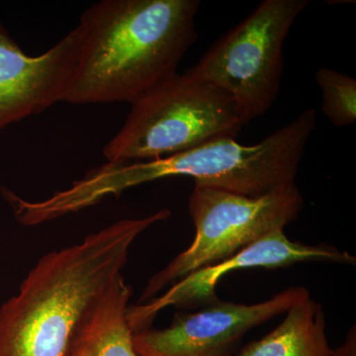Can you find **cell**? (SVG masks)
Masks as SVG:
<instances>
[{"instance_id": "obj_12", "label": "cell", "mask_w": 356, "mask_h": 356, "mask_svg": "<svg viewBox=\"0 0 356 356\" xmlns=\"http://www.w3.org/2000/svg\"><path fill=\"white\" fill-rule=\"evenodd\" d=\"M315 79L322 91L323 114L336 127L353 125L356 120L355 79L330 67H320Z\"/></svg>"}, {"instance_id": "obj_9", "label": "cell", "mask_w": 356, "mask_h": 356, "mask_svg": "<svg viewBox=\"0 0 356 356\" xmlns=\"http://www.w3.org/2000/svg\"><path fill=\"white\" fill-rule=\"evenodd\" d=\"M79 26L42 55H27L0 22V132L64 102L79 60Z\"/></svg>"}, {"instance_id": "obj_4", "label": "cell", "mask_w": 356, "mask_h": 356, "mask_svg": "<svg viewBox=\"0 0 356 356\" xmlns=\"http://www.w3.org/2000/svg\"><path fill=\"white\" fill-rule=\"evenodd\" d=\"M243 124L222 89L184 74L149 89L135 102L123 127L103 147L107 163L153 161L222 138L236 139Z\"/></svg>"}, {"instance_id": "obj_8", "label": "cell", "mask_w": 356, "mask_h": 356, "mask_svg": "<svg viewBox=\"0 0 356 356\" xmlns=\"http://www.w3.org/2000/svg\"><path fill=\"white\" fill-rule=\"evenodd\" d=\"M307 261L355 266L356 259L332 245L294 242L285 235L284 229H274L235 254L187 274L161 296L129 307L128 324L133 332H137L151 327L159 312L168 307L207 305L217 301L218 284L232 271L254 267L280 268Z\"/></svg>"}, {"instance_id": "obj_2", "label": "cell", "mask_w": 356, "mask_h": 356, "mask_svg": "<svg viewBox=\"0 0 356 356\" xmlns=\"http://www.w3.org/2000/svg\"><path fill=\"white\" fill-rule=\"evenodd\" d=\"M159 210L124 219L39 259L0 307V356H65L88 309L119 274L140 234L168 219Z\"/></svg>"}, {"instance_id": "obj_10", "label": "cell", "mask_w": 356, "mask_h": 356, "mask_svg": "<svg viewBox=\"0 0 356 356\" xmlns=\"http://www.w3.org/2000/svg\"><path fill=\"white\" fill-rule=\"evenodd\" d=\"M131 296L119 274L86 312L65 356H139L127 320Z\"/></svg>"}, {"instance_id": "obj_13", "label": "cell", "mask_w": 356, "mask_h": 356, "mask_svg": "<svg viewBox=\"0 0 356 356\" xmlns=\"http://www.w3.org/2000/svg\"><path fill=\"white\" fill-rule=\"evenodd\" d=\"M331 356H356V325H353L346 332L341 346L332 348Z\"/></svg>"}, {"instance_id": "obj_7", "label": "cell", "mask_w": 356, "mask_h": 356, "mask_svg": "<svg viewBox=\"0 0 356 356\" xmlns=\"http://www.w3.org/2000/svg\"><path fill=\"white\" fill-rule=\"evenodd\" d=\"M305 287H290L255 304L217 301L192 313L177 314L170 327L134 332L139 356H234L243 336L286 313L309 296Z\"/></svg>"}, {"instance_id": "obj_6", "label": "cell", "mask_w": 356, "mask_h": 356, "mask_svg": "<svg viewBox=\"0 0 356 356\" xmlns=\"http://www.w3.org/2000/svg\"><path fill=\"white\" fill-rule=\"evenodd\" d=\"M304 198L295 184L252 196L194 185L188 201L195 236L184 252L154 274L138 304L146 303L185 275L235 254L296 220Z\"/></svg>"}, {"instance_id": "obj_11", "label": "cell", "mask_w": 356, "mask_h": 356, "mask_svg": "<svg viewBox=\"0 0 356 356\" xmlns=\"http://www.w3.org/2000/svg\"><path fill=\"white\" fill-rule=\"evenodd\" d=\"M324 309L310 295L288 309L273 331L235 356H331Z\"/></svg>"}, {"instance_id": "obj_3", "label": "cell", "mask_w": 356, "mask_h": 356, "mask_svg": "<svg viewBox=\"0 0 356 356\" xmlns=\"http://www.w3.org/2000/svg\"><path fill=\"white\" fill-rule=\"evenodd\" d=\"M316 126L315 110L307 109L250 146L238 144L234 138H222L166 158L106 163L89 170L79 180V195L93 206L138 185L172 177H191L195 185L252 197L264 195L295 184Z\"/></svg>"}, {"instance_id": "obj_5", "label": "cell", "mask_w": 356, "mask_h": 356, "mask_svg": "<svg viewBox=\"0 0 356 356\" xmlns=\"http://www.w3.org/2000/svg\"><path fill=\"white\" fill-rule=\"evenodd\" d=\"M309 0H264L185 70L222 89L235 103L243 126L264 116L280 92L283 47Z\"/></svg>"}, {"instance_id": "obj_1", "label": "cell", "mask_w": 356, "mask_h": 356, "mask_svg": "<svg viewBox=\"0 0 356 356\" xmlns=\"http://www.w3.org/2000/svg\"><path fill=\"white\" fill-rule=\"evenodd\" d=\"M198 0H102L81 14V47L64 102L132 103L177 72L197 41Z\"/></svg>"}]
</instances>
